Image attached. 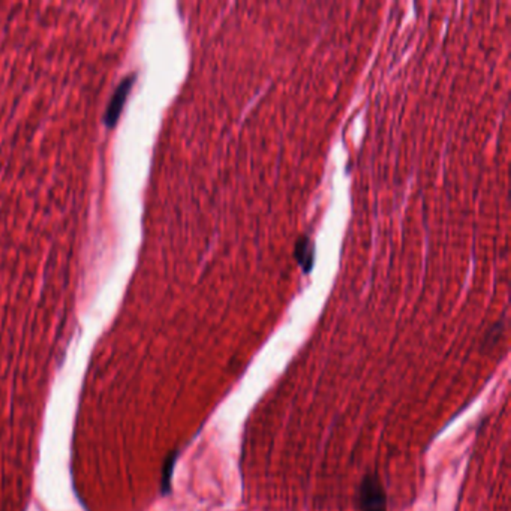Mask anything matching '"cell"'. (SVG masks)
<instances>
[{"mask_svg":"<svg viewBox=\"0 0 511 511\" xmlns=\"http://www.w3.org/2000/svg\"><path fill=\"white\" fill-rule=\"evenodd\" d=\"M294 257L297 259L303 270L306 273H309L313 267V261H315V246L311 241L309 237L302 236L295 243V249H294Z\"/></svg>","mask_w":511,"mask_h":511,"instance_id":"cell-3","label":"cell"},{"mask_svg":"<svg viewBox=\"0 0 511 511\" xmlns=\"http://www.w3.org/2000/svg\"><path fill=\"white\" fill-rule=\"evenodd\" d=\"M135 81V76H128L120 85L117 86L116 92L113 93V98H111L110 104L107 107V111H105V116H104V122L108 128H114L117 120H119V116L120 113H122V108L125 105V102L128 99V95L129 92H131L132 89V85Z\"/></svg>","mask_w":511,"mask_h":511,"instance_id":"cell-2","label":"cell"},{"mask_svg":"<svg viewBox=\"0 0 511 511\" xmlns=\"http://www.w3.org/2000/svg\"><path fill=\"white\" fill-rule=\"evenodd\" d=\"M360 511H387V495L376 472H369L360 483Z\"/></svg>","mask_w":511,"mask_h":511,"instance_id":"cell-1","label":"cell"},{"mask_svg":"<svg viewBox=\"0 0 511 511\" xmlns=\"http://www.w3.org/2000/svg\"><path fill=\"white\" fill-rule=\"evenodd\" d=\"M504 330H505L504 322L503 321H496L486 331L485 338H483V342H481V348L483 349H494L498 345V342L501 340V338H503Z\"/></svg>","mask_w":511,"mask_h":511,"instance_id":"cell-4","label":"cell"}]
</instances>
